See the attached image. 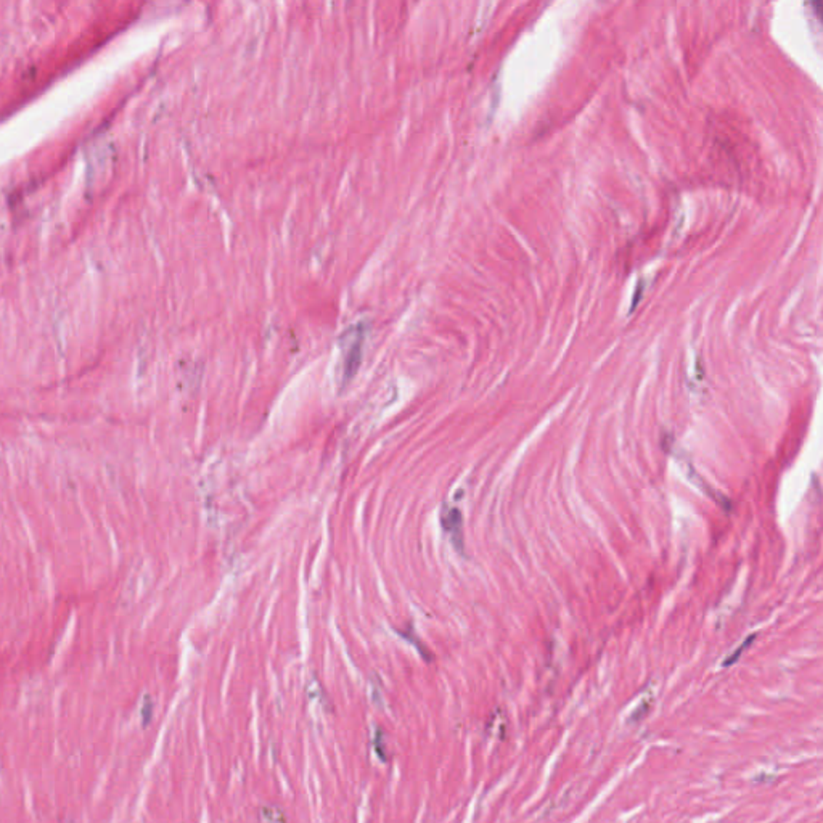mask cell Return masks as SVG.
Masks as SVG:
<instances>
[{
    "label": "cell",
    "mask_w": 823,
    "mask_h": 823,
    "mask_svg": "<svg viewBox=\"0 0 823 823\" xmlns=\"http://www.w3.org/2000/svg\"><path fill=\"white\" fill-rule=\"evenodd\" d=\"M754 639H756V635H751V637H749V639H748V640H744V642H743V645H742V647H738V648H737V652H735V653H732V655H730V656H729V658H727V660H725V662H724V666H725V667H727V666H730V665H733V662H737V661H738V658H739V656H742V653H743V652H744V648H748V647H749V645H751V643H752V642H754Z\"/></svg>",
    "instance_id": "obj_4"
},
{
    "label": "cell",
    "mask_w": 823,
    "mask_h": 823,
    "mask_svg": "<svg viewBox=\"0 0 823 823\" xmlns=\"http://www.w3.org/2000/svg\"><path fill=\"white\" fill-rule=\"evenodd\" d=\"M341 381L346 385L354 378L357 370L360 367L362 360V348L363 341H365V330L362 325L359 327H353L349 331L343 335L341 338Z\"/></svg>",
    "instance_id": "obj_1"
},
{
    "label": "cell",
    "mask_w": 823,
    "mask_h": 823,
    "mask_svg": "<svg viewBox=\"0 0 823 823\" xmlns=\"http://www.w3.org/2000/svg\"><path fill=\"white\" fill-rule=\"evenodd\" d=\"M441 525L445 534H449L452 544L462 550L463 547V518L460 510L455 507H444L441 515Z\"/></svg>",
    "instance_id": "obj_2"
},
{
    "label": "cell",
    "mask_w": 823,
    "mask_h": 823,
    "mask_svg": "<svg viewBox=\"0 0 823 823\" xmlns=\"http://www.w3.org/2000/svg\"><path fill=\"white\" fill-rule=\"evenodd\" d=\"M261 820L263 823H285V817L276 807H263L261 809Z\"/></svg>",
    "instance_id": "obj_3"
},
{
    "label": "cell",
    "mask_w": 823,
    "mask_h": 823,
    "mask_svg": "<svg viewBox=\"0 0 823 823\" xmlns=\"http://www.w3.org/2000/svg\"><path fill=\"white\" fill-rule=\"evenodd\" d=\"M151 712H153V705H151V700L150 697H146L143 701V706H142V719H143V724L146 725L150 722L151 719Z\"/></svg>",
    "instance_id": "obj_5"
}]
</instances>
